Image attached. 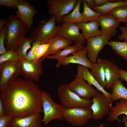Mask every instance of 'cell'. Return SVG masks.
I'll return each instance as SVG.
<instances>
[{
  "mask_svg": "<svg viewBox=\"0 0 127 127\" xmlns=\"http://www.w3.org/2000/svg\"><path fill=\"white\" fill-rule=\"evenodd\" d=\"M0 91L5 115L24 117L42 112L41 90L35 82L19 78Z\"/></svg>",
  "mask_w": 127,
  "mask_h": 127,
  "instance_id": "1",
  "label": "cell"
},
{
  "mask_svg": "<svg viewBox=\"0 0 127 127\" xmlns=\"http://www.w3.org/2000/svg\"><path fill=\"white\" fill-rule=\"evenodd\" d=\"M5 25L6 32L4 46L7 51H15L28 32V29L22 20L16 18L13 14H9Z\"/></svg>",
  "mask_w": 127,
  "mask_h": 127,
  "instance_id": "2",
  "label": "cell"
},
{
  "mask_svg": "<svg viewBox=\"0 0 127 127\" xmlns=\"http://www.w3.org/2000/svg\"><path fill=\"white\" fill-rule=\"evenodd\" d=\"M54 16L52 15L47 21L42 20L38 26L32 30L29 37L34 41H38L41 44L47 43L57 34L59 26L56 25Z\"/></svg>",
  "mask_w": 127,
  "mask_h": 127,
  "instance_id": "3",
  "label": "cell"
},
{
  "mask_svg": "<svg viewBox=\"0 0 127 127\" xmlns=\"http://www.w3.org/2000/svg\"><path fill=\"white\" fill-rule=\"evenodd\" d=\"M57 94L60 105L64 108L74 107H89L91 100L82 99L71 90L68 85L61 84L58 87Z\"/></svg>",
  "mask_w": 127,
  "mask_h": 127,
  "instance_id": "4",
  "label": "cell"
},
{
  "mask_svg": "<svg viewBox=\"0 0 127 127\" xmlns=\"http://www.w3.org/2000/svg\"><path fill=\"white\" fill-rule=\"evenodd\" d=\"M42 112L43 114L42 122L46 125L51 121L55 119H63V108L60 104L54 102L51 95L47 92L41 90Z\"/></svg>",
  "mask_w": 127,
  "mask_h": 127,
  "instance_id": "5",
  "label": "cell"
},
{
  "mask_svg": "<svg viewBox=\"0 0 127 127\" xmlns=\"http://www.w3.org/2000/svg\"><path fill=\"white\" fill-rule=\"evenodd\" d=\"M92 111L89 107L63 108V119L71 124L80 126L86 124L91 118Z\"/></svg>",
  "mask_w": 127,
  "mask_h": 127,
  "instance_id": "6",
  "label": "cell"
},
{
  "mask_svg": "<svg viewBox=\"0 0 127 127\" xmlns=\"http://www.w3.org/2000/svg\"><path fill=\"white\" fill-rule=\"evenodd\" d=\"M78 0H48L46 4L48 6V13L55 17L56 23L62 22L63 17L72 10Z\"/></svg>",
  "mask_w": 127,
  "mask_h": 127,
  "instance_id": "7",
  "label": "cell"
},
{
  "mask_svg": "<svg viewBox=\"0 0 127 127\" xmlns=\"http://www.w3.org/2000/svg\"><path fill=\"white\" fill-rule=\"evenodd\" d=\"M91 100L89 107L92 112L91 118L96 120L101 119L108 114L112 102L104 94L98 92Z\"/></svg>",
  "mask_w": 127,
  "mask_h": 127,
  "instance_id": "8",
  "label": "cell"
},
{
  "mask_svg": "<svg viewBox=\"0 0 127 127\" xmlns=\"http://www.w3.org/2000/svg\"><path fill=\"white\" fill-rule=\"evenodd\" d=\"M0 88L14 81L21 75V61L0 64Z\"/></svg>",
  "mask_w": 127,
  "mask_h": 127,
  "instance_id": "9",
  "label": "cell"
},
{
  "mask_svg": "<svg viewBox=\"0 0 127 127\" xmlns=\"http://www.w3.org/2000/svg\"><path fill=\"white\" fill-rule=\"evenodd\" d=\"M44 73L42 62H34L26 60L21 61V75L24 79L37 82Z\"/></svg>",
  "mask_w": 127,
  "mask_h": 127,
  "instance_id": "10",
  "label": "cell"
},
{
  "mask_svg": "<svg viewBox=\"0 0 127 127\" xmlns=\"http://www.w3.org/2000/svg\"><path fill=\"white\" fill-rule=\"evenodd\" d=\"M111 38L102 35L92 37L87 40L85 49L87 51L88 58L91 62L93 64L96 62L99 52L104 46L108 44Z\"/></svg>",
  "mask_w": 127,
  "mask_h": 127,
  "instance_id": "11",
  "label": "cell"
},
{
  "mask_svg": "<svg viewBox=\"0 0 127 127\" xmlns=\"http://www.w3.org/2000/svg\"><path fill=\"white\" fill-rule=\"evenodd\" d=\"M79 29L76 23H62L59 26L57 33L65 38L83 45L85 43L86 40L80 32Z\"/></svg>",
  "mask_w": 127,
  "mask_h": 127,
  "instance_id": "12",
  "label": "cell"
},
{
  "mask_svg": "<svg viewBox=\"0 0 127 127\" xmlns=\"http://www.w3.org/2000/svg\"><path fill=\"white\" fill-rule=\"evenodd\" d=\"M15 17L23 21L28 30L31 31L33 21V17L37 12L35 7L27 0H20L17 6Z\"/></svg>",
  "mask_w": 127,
  "mask_h": 127,
  "instance_id": "13",
  "label": "cell"
},
{
  "mask_svg": "<svg viewBox=\"0 0 127 127\" xmlns=\"http://www.w3.org/2000/svg\"><path fill=\"white\" fill-rule=\"evenodd\" d=\"M68 86L71 90L85 99H90L99 92L85 81L79 78H75Z\"/></svg>",
  "mask_w": 127,
  "mask_h": 127,
  "instance_id": "14",
  "label": "cell"
},
{
  "mask_svg": "<svg viewBox=\"0 0 127 127\" xmlns=\"http://www.w3.org/2000/svg\"><path fill=\"white\" fill-rule=\"evenodd\" d=\"M41 113L24 117H12L8 127H43Z\"/></svg>",
  "mask_w": 127,
  "mask_h": 127,
  "instance_id": "15",
  "label": "cell"
},
{
  "mask_svg": "<svg viewBox=\"0 0 127 127\" xmlns=\"http://www.w3.org/2000/svg\"><path fill=\"white\" fill-rule=\"evenodd\" d=\"M98 20L102 35L111 38L115 35L120 22L114 17L107 14L101 16Z\"/></svg>",
  "mask_w": 127,
  "mask_h": 127,
  "instance_id": "16",
  "label": "cell"
},
{
  "mask_svg": "<svg viewBox=\"0 0 127 127\" xmlns=\"http://www.w3.org/2000/svg\"><path fill=\"white\" fill-rule=\"evenodd\" d=\"M62 60L56 65V67H60L61 65H67L70 64H77L86 67L91 69L93 64L87 57V52L84 49L79 51L71 54Z\"/></svg>",
  "mask_w": 127,
  "mask_h": 127,
  "instance_id": "17",
  "label": "cell"
},
{
  "mask_svg": "<svg viewBox=\"0 0 127 127\" xmlns=\"http://www.w3.org/2000/svg\"><path fill=\"white\" fill-rule=\"evenodd\" d=\"M104 68L106 88H112L120 79L119 66L107 59H104Z\"/></svg>",
  "mask_w": 127,
  "mask_h": 127,
  "instance_id": "18",
  "label": "cell"
},
{
  "mask_svg": "<svg viewBox=\"0 0 127 127\" xmlns=\"http://www.w3.org/2000/svg\"><path fill=\"white\" fill-rule=\"evenodd\" d=\"M75 78L83 80L91 86H93L98 91L104 94L111 102V94L106 91L99 84L91 74L87 67L79 65L77 69V73Z\"/></svg>",
  "mask_w": 127,
  "mask_h": 127,
  "instance_id": "19",
  "label": "cell"
},
{
  "mask_svg": "<svg viewBox=\"0 0 127 127\" xmlns=\"http://www.w3.org/2000/svg\"><path fill=\"white\" fill-rule=\"evenodd\" d=\"M72 43V41L57 34L48 42L47 43L49 45V46L45 54L39 61L42 62L47 56L55 54Z\"/></svg>",
  "mask_w": 127,
  "mask_h": 127,
  "instance_id": "20",
  "label": "cell"
},
{
  "mask_svg": "<svg viewBox=\"0 0 127 127\" xmlns=\"http://www.w3.org/2000/svg\"><path fill=\"white\" fill-rule=\"evenodd\" d=\"M76 24L82 30V33L86 40L102 35L101 30L99 28V24L98 20L88 23L81 22Z\"/></svg>",
  "mask_w": 127,
  "mask_h": 127,
  "instance_id": "21",
  "label": "cell"
},
{
  "mask_svg": "<svg viewBox=\"0 0 127 127\" xmlns=\"http://www.w3.org/2000/svg\"><path fill=\"white\" fill-rule=\"evenodd\" d=\"M122 114L125 115L127 117V102L120 99L119 102L116 103L111 109L107 120L111 122L116 120L120 123L122 122V120L119 119L118 118Z\"/></svg>",
  "mask_w": 127,
  "mask_h": 127,
  "instance_id": "22",
  "label": "cell"
},
{
  "mask_svg": "<svg viewBox=\"0 0 127 127\" xmlns=\"http://www.w3.org/2000/svg\"><path fill=\"white\" fill-rule=\"evenodd\" d=\"M104 59L99 58L94 64L90 72L99 84L102 87H105V79L104 68Z\"/></svg>",
  "mask_w": 127,
  "mask_h": 127,
  "instance_id": "23",
  "label": "cell"
},
{
  "mask_svg": "<svg viewBox=\"0 0 127 127\" xmlns=\"http://www.w3.org/2000/svg\"><path fill=\"white\" fill-rule=\"evenodd\" d=\"M85 48V47L83 45L75 43L73 45H69L66 47L55 54L47 56L46 58L48 59L57 60V63H59L63 59L68 56L69 55Z\"/></svg>",
  "mask_w": 127,
  "mask_h": 127,
  "instance_id": "24",
  "label": "cell"
},
{
  "mask_svg": "<svg viewBox=\"0 0 127 127\" xmlns=\"http://www.w3.org/2000/svg\"><path fill=\"white\" fill-rule=\"evenodd\" d=\"M111 97V101L122 99L127 102V88L123 84L120 79L112 87Z\"/></svg>",
  "mask_w": 127,
  "mask_h": 127,
  "instance_id": "25",
  "label": "cell"
},
{
  "mask_svg": "<svg viewBox=\"0 0 127 127\" xmlns=\"http://www.w3.org/2000/svg\"><path fill=\"white\" fill-rule=\"evenodd\" d=\"M82 0H78L75 7L70 13L64 16L62 18V23H77L82 21V14L80 11Z\"/></svg>",
  "mask_w": 127,
  "mask_h": 127,
  "instance_id": "26",
  "label": "cell"
},
{
  "mask_svg": "<svg viewBox=\"0 0 127 127\" xmlns=\"http://www.w3.org/2000/svg\"><path fill=\"white\" fill-rule=\"evenodd\" d=\"M123 6H127V0H118L115 2H109L103 5L95 7L92 8L102 16L107 14L110 11L115 8Z\"/></svg>",
  "mask_w": 127,
  "mask_h": 127,
  "instance_id": "27",
  "label": "cell"
},
{
  "mask_svg": "<svg viewBox=\"0 0 127 127\" xmlns=\"http://www.w3.org/2000/svg\"><path fill=\"white\" fill-rule=\"evenodd\" d=\"M83 11L82 14V21L86 22L98 20L101 16L99 13L91 9L87 5L85 0H82Z\"/></svg>",
  "mask_w": 127,
  "mask_h": 127,
  "instance_id": "28",
  "label": "cell"
},
{
  "mask_svg": "<svg viewBox=\"0 0 127 127\" xmlns=\"http://www.w3.org/2000/svg\"><path fill=\"white\" fill-rule=\"evenodd\" d=\"M33 42L30 38L25 37L15 51L21 61L26 59L27 51L31 48Z\"/></svg>",
  "mask_w": 127,
  "mask_h": 127,
  "instance_id": "29",
  "label": "cell"
},
{
  "mask_svg": "<svg viewBox=\"0 0 127 127\" xmlns=\"http://www.w3.org/2000/svg\"><path fill=\"white\" fill-rule=\"evenodd\" d=\"M108 45L114 50L117 55L122 56L127 60V42L117 41H110Z\"/></svg>",
  "mask_w": 127,
  "mask_h": 127,
  "instance_id": "30",
  "label": "cell"
},
{
  "mask_svg": "<svg viewBox=\"0 0 127 127\" xmlns=\"http://www.w3.org/2000/svg\"><path fill=\"white\" fill-rule=\"evenodd\" d=\"M107 14L111 15L119 22H127V6L118 7L110 11Z\"/></svg>",
  "mask_w": 127,
  "mask_h": 127,
  "instance_id": "31",
  "label": "cell"
},
{
  "mask_svg": "<svg viewBox=\"0 0 127 127\" xmlns=\"http://www.w3.org/2000/svg\"><path fill=\"white\" fill-rule=\"evenodd\" d=\"M21 61L16 52L12 50L8 51L0 56V64L7 62H16Z\"/></svg>",
  "mask_w": 127,
  "mask_h": 127,
  "instance_id": "32",
  "label": "cell"
},
{
  "mask_svg": "<svg viewBox=\"0 0 127 127\" xmlns=\"http://www.w3.org/2000/svg\"><path fill=\"white\" fill-rule=\"evenodd\" d=\"M49 46V45L48 43L41 44L38 46L34 50V58L32 61L34 62L38 61L45 54Z\"/></svg>",
  "mask_w": 127,
  "mask_h": 127,
  "instance_id": "33",
  "label": "cell"
},
{
  "mask_svg": "<svg viewBox=\"0 0 127 127\" xmlns=\"http://www.w3.org/2000/svg\"><path fill=\"white\" fill-rule=\"evenodd\" d=\"M6 32L5 25L0 29V55L5 53L7 52L4 46V41Z\"/></svg>",
  "mask_w": 127,
  "mask_h": 127,
  "instance_id": "34",
  "label": "cell"
},
{
  "mask_svg": "<svg viewBox=\"0 0 127 127\" xmlns=\"http://www.w3.org/2000/svg\"><path fill=\"white\" fill-rule=\"evenodd\" d=\"M19 1L20 0H0V5L16 10L17 9V6Z\"/></svg>",
  "mask_w": 127,
  "mask_h": 127,
  "instance_id": "35",
  "label": "cell"
},
{
  "mask_svg": "<svg viewBox=\"0 0 127 127\" xmlns=\"http://www.w3.org/2000/svg\"><path fill=\"white\" fill-rule=\"evenodd\" d=\"M32 45L30 50L27 53L26 60L29 61H32L34 60V53L36 48L41 44V43L38 41H35L32 43Z\"/></svg>",
  "mask_w": 127,
  "mask_h": 127,
  "instance_id": "36",
  "label": "cell"
},
{
  "mask_svg": "<svg viewBox=\"0 0 127 127\" xmlns=\"http://www.w3.org/2000/svg\"><path fill=\"white\" fill-rule=\"evenodd\" d=\"M12 117L7 115L0 116V127H8Z\"/></svg>",
  "mask_w": 127,
  "mask_h": 127,
  "instance_id": "37",
  "label": "cell"
},
{
  "mask_svg": "<svg viewBox=\"0 0 127 127\" xmlns=\"http://www.w3.org/2000/svg\"><path fill=\"white\" fill-rule=\"evenodd\" d=\"M119 28L121 32V34L118 35L117 37L119 40H124L127 42V27L120 26Z\"/></svg>",
  "mask_w": 127,
  "mask_h": 127,
  "instance_id": "38",
  "label": "cell"
},
{
  "mask_svg": "<svg viewBox=\"0 0 127 127\" xmlns=\"http://www.w3.org/2000/svg\"><path fill=\"white\" fill-rule=\"evenodd\" d=\"M118 1L115 0H94L95 7H98L103 5L109 2H115Z\"/></svg>",
  "mask_w": 127,
  "mask_h": 127,
  "instance_id": "39",
  "label": "cell"
},
{
  "mask_svg": "<svg viewBox=\"0 0 127 127\" xmlns=\"http://www.w3.org/2000/svg\"><path fill=\"white\" fill-rule=\"evenodd\" d=\"M120 79L127 83V70L120 69L119 70Z\"/></svg>",
  "mask_w": 127,
  "mask_h": 127,
  "instance_id": "40",
  "label": "cell"
},
{
  "mask_svg": "<svg viewBox=\"0 0 127 127\" xmlns=\"http://www.w3.org/2000/svg\"><path fill=\"white\" fill-rule=\"evenodd\" d=\"M87 5L90 8H92L95 7V4L94 0H85Z\"/></svg>",
  "mask_w": 127,
  "mask_h": 127,
  "instance_id": "41",
  "label": "cell"
},
{
  "mask_svg": "<svg viewBox=\"0 0 127 127\" xmlns=\"http://www.w3.org/2000/svg\"><path fill=\"white\" fill-rule=\"evenodd\" d=\"M5 115L3 103L1 100L0 99V116H3Z\"/></svg>",
  "mask_w": 127,
  "mask_h": 127,
  "instance_id": "42",
  "label": "cell"
},
{
  "mask_svg": "<svg viewBox=\"0 0 127 127\" xmlns=\"http://www.w3.org/2000/svg\"><path fill=\"white\" fill-rule=\"evenodd\" d=\"M8 20L4 19H1L0 20V29H1L4 25L7 23Z\"/></svg>",
  "mask_w": 127,
  "mask_h": 127,
  "instance_id": "43",
  "label": "cell"
},
{
  "mask_svg": "<svg viewBox=\"0 0 127 127\" xmlns=\"http://www.w3.org/2000/svg\"><path fill=\"white\" fill-rule=\"evenodd\" d=\"M122 122L124 123L126 127H127V117L126 116H123L122 118Z\"/></svg>",
  "mask_w": 127,
  "mask_h": 127,
  "instance_id": "44",
  "label": "cell"
},
{
  "mask_svg": "<svg viewBox=\"0 0 127 127\" xmlns=\"http://www.w3.org/2000/svg\"><path fill=\"white\" fill-rule=\"evenodd\" d=\"M96 127H105L103 124L102 123L99 124L98 126Z\"/></svg>",
  "mask_w": 127,
  "mask_h": 127,
  "instance_id": "45",
  "label": "cell"
},
{
  "mask_svg": "<svg viewBox=\"0 0 127 127\" xmlns=\"http://www.w3.org/2000/svg\"><path fill=\"white\" fill-rule=\"evenodd\" d=\"M125 26L127 27V22L124 23Z\"/></svg>",
  "mask_w": 127,
  "mask_h": 127,
  "instance_id": "46",
  "label": "cell"
}]
</instances>
